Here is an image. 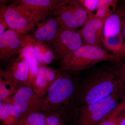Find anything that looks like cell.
Segmentation results:
<instances>
[{
	"instance_id": "6da1fadb",
	"label": "cell",
	"mask_w": 125,
	"mask_h": 125,
	"mask_svg": "<svg viewBox=\"0 0 125 125\" xmlns=\"http://www.w3.org/2000/svg\"><path fill=\"white\" fill-rule=\"evenodd\" d=\"M61 71L58 78L42 97L40 112H60L65 118L73 107L80 80L78 72Z\"/></svg>"
},
{
	"instance_id": "7a4b0ae2",
	"label": "cell",
	"mask_w": 125,
	"mask_h": 125,
	"mask_svg": "<svg viewBox=\"0 0 125 125\" xmlns=\"http://www.w3.org/2000/svg\"><path fill=\"white\" fill-rule=\"evenodd\" d=\"M119 83L112 66L92 71L79 80L74 99L75 106L89 105L106 97L113 92Z\"/></svg>"
},
{
	"instance_id": "3957f363",
	"label": "cell",
	"mask_w": 125,
	"mask_h": 125,
	"mask_svg": "<svg viewBox=\"0 0 125 125\" xmlns=\"http://www.w3.org/2000/svg\"><path fill=\"white\" fill-rule=\"evenodd\" d=\"M125 89L119 82L111 94L88 105L75 107L70 115L74 125H97L120 102Z\"/></svg>"
},
{
	"instance_id": "277c9868",
	"label": "cell",
	"mask_w": 125,
	"mask_h": 125,
	"mask_svg": "<svg viewBox=\"0 0 125 125\" xmlns=\"http://www.w3.org/2000/svg\"><path fill=\"white\" fill-rule=\"evenodd\" d=\"M120 61L117 56L100 46L83 44L79 49L61 59L58 69L79 72L100 62Z\"/></svg>"
},
{
	"instance_id": "5b68a950",
	"label": "cell",
	"mask_w": 125,
	"mask_h": 125,
	"mask_svg": "<svg viewBox=\"0 0 125 125\" xmlns=\"http://www.w3.org/2000/svg\"><path fill=\"white\" fill-rule=\"evenodd\" d=\"M49 13L25 9L15 2L7 6L0 3V16L4 18L10 28L20 36L33 31L37 24L48 17Z\"/></svg>"
},
{
	"instance_id": "8992f818",
	"label": "cell",
	"mask_w": 125,
	"mask_h": 125,
	"mask_svg": "<svg viewBox=\"0 0 125 125\" xmlns=\"http://www.w3.org/2000/svg\"><path fill=\"white\" fill-rule=\"evenodd\" d=\"M49 15L56 17L64 29L72 31L84 26L89 17L80 0H67L50 12Z\"/></svg>"
},
{
	"instance_id": "52a82bcc",
	"label": "cell",
	"mask_w": 125,
	"mask_h": 125,
	"mask_svg": "<svg viewBox=\"0 0 125 125\" xmlns=\"http://www.w3.org/2000/svg\"><path fill=\"white\" fill-rule=\"evenodd\" d=\"M8 101L12 103L22 117L40 112L42 97L28 84H23L19 87L13 97Z\"/></svg>"
},
{
	"instance_id": "ba28073f",
	"label": "cell",
	"mask_w": 125,
	"mask_h": 125,
	"mask_svg": "<svg viewBox=\"0 0 125 125\" xmlns=\"http://www.w3.org/2000/svg\"><path fill=\"white\" fill-rule=\"evenodd\" d=\"M0 76L18 88L23 84L30 85L29 64L21 54L11 58L4 69L0 68Z\"/></svg>"
},
{
	"instance_id": "9c48e42d",
	"label": "cell",
	"mask_w": 125,
	"mask_h": 125,
	"mask_svg": "<svg viewBox=\"0 0 125 125\" xmlns=\"http://www.w3.org/2000/svg\"><path fill=\"white\" fill-rule=\"evenodd\" d=\"M79 30H64L59 37L50 45L55 59H61L83 45Z\"/></svg>"
},
{
	"instance_id": "30bf717a",
	"label": "cell",
	"mask_w": 125,
	"mask_h": 125,
	"mask_svg": "<svg viewBox=\"0 0 125 125\" xmlns=\"http://www.w3.org/2000/svg\"><path fill=\"white\" fill-rule=\"evenodd\" d=\"M36 27L33 31V37L49 45L54 42L64 30L58 20L50 15L39 22Z\"/></svg>"
},
{
	"instance_id": "8fae6325",
	"label": "cell",
	"mask_w": 125,
	"mask_h": 125,
	"mask_svg": "<svg viewBox=\"0 0 125 125\" xmlns=\"http://www.w3.org/2000/svg\"><path fill=\"white\" fill-rule=\"evenodd\" d=\"M21 50V39L15 31L10 28L0 35V60L6 62L10 61Z\"/></svg>"
},
{
	"instance_id": "7c38bea8",
	"label": "cell",
	"mask_w": 125,
	"mask_h": 125,
	"mask_svg": "<svg viewBox=\"0 0 125 125\" xmlns=\"http://www.w3.org/2000/svg\"><path fill=\"white\" fill-rule=\"evenodd\" d=\"M105 20L96 17L89 18L79 30L84 45L100 46L103 40V29Z\"/></svg>"
},
{
	"instance_id": "4fadbf2b",
	"label": "cell",
	"mask_w": 125,
	"mask_h": 125,
	"mask_svg": "<svg viewBox=\"0 0 125 125\" xmlns=\"http://www.w3.org/2000/svg\"><path fill=\"white\" fill-rule=\"evenodd\" d=\"M20 37L21 50L19 54H22L26 58L29 64L30 81L31 85L38 74L40 66L34 47L35 39L33 36L28 34L20 36Z\"/></svg>"
},
{
	"instance_id": "5bb4252c",
	"label": "cell",
	"mask_w": 125,
	"mask_h": 125,
	"mask_svg": "<svg viewBox=\"0 0 125 125\" xmlns=\"http://www.w3.org/2000/svg\"><path fill=\"white\" fill-rule=\"evenodd\" d=\"M61 72L58 69L40 65L38 74L31 83V87L42 97L47 89L58 78Z\"/></svg>"
},
{
	"instance_id": "9a60e30c",
	"label": "cell",
	"mask_w": 125,
	"mask_h": 125,
	"mask_svg": "<svg viewBox=\"0 0 125 125\" xmlns=\"http://www.w3.org/2000/svg\"><path fill=\"white\" fill-rule=\"evenodd\" d=\"M66 1V0H20L15 2L27 10L50 13Z\"/></svg>"
},
{
	"instance_id": "2e32d148",
	"label": "cell",
	"mask_w": 125,
	"mask_h": 125,
	"mask_svg": "<svg viewBox=\"0 0 125 125\" xmlns=\"http://www.w3.org/2000/svg\"><path fill=\"white\" fill-rule=\"evenodd\" d=\"M22 117L10 101L0 102V125H16Z\"/></svg>"
},
{
	"instance_id": "e0dca14e",
	"label": "cell",
	"mask_w": 125,
	"mask_h": 125,
	"mask_svg": "<svg viewBox=\"0 0 125 125\" xmlns=\"http://www.w3.org/2000/svg\"><path fill=\"white\" fill-rule=\"evenodd\" d=\"M34 47L40 65L47 66L55 59L52 50L48 43L35 39Z\"/></svg>"
},
{
	"instance_id": "ac0fdd59",
	"label": "cell",
	"mask_w": 125,
	"mask_h": 125,
	"mask_svg": "<svg viewBox=\"0 0 125 125\" xmlns=\"http://www.w3.org/2000/svg\"><path fill=\"white\" fill-rule=\"evenodd\" d=\"M121 27L120 14L115 10L105 21L103 29L104 38L115 36L120 33Z\"/></svg>"
},
{
	"instance_id": "d6986e66",
	"label": "cell",
	"mask_w": 125,
	"mask_h": 125,
	"mask_svg": "<svg viewBox=\"0 0 125 125\" xmlns=\"http://www.w3.org/2000/svg\"><path fill=\"white\" fill-rule=\"evenodd\" d=\"M125 115V94L115 109L97 125H117Z\"/></svg>"
},
{
	"instance_id": "ffe728a7",
	"label": "cell",
	"mask_w": 125,
	"mask_h": 125,
	"mask_svg": "<svg viewBox=\"0 0 125 125\" xmlns=\"http://www.w3.org/2000/svg\"><path fill=\"white\" fill-rule=\"evenodd\" d=\"M118 1L113 0H99L98 7L94 17L106 20L116 10Z\"/></svg>"
},
{
	"instance_id": "44dd1931",
	"label": "cell",
	"mask_w": 125,
	"mask_h": 125,
	"mask_svg": "<svg viewBox=\"0 0 125 125\" xmlns=\"http://www.w3.org/2000/svg\"><path fill=\"white\" fill-rule=\"evenodd\" d=\"M18 89L9 81L0 76V102L10 99Z\"/></svg>"
},
{
	"instance_id": "7402d4cb",
	"label": "cell",
	"mask_w": 125,
	"mask_h": 125,
	"mask_svg": "<svg viewBox=\"0 0 125 125\" xmlns=\"http://www.w3.org/2000/svg\"><path fill=\"white\" fill-rule=\"evenodd\" d=\"M45 118L44 113H35L22 117L16 125H45Z\"/></svg>"
},
{
	"instance_id": "603a6c76",
	"label": "cell",
	"mask_w": 125,
	"mask_h": 125,
	"mask_svg": "<svg viewBox=\"0 0 125 125\" xmlns=\"http://www.w3.org/2000/svg\"><path fill=\"white\" fill-rule=\"evenodd\" d=\"M123 42V37L120 33L115 36L104 38L103 43L106 48L114 54L120 49Z\"/></svg>"
},
{
	"instance_id": "cb8c5ba5",
	"label": "cell",
	"mask_w": 125,
	"mask_h": 125,
	"mask_svg": "<svg viewBox=\"0 0 125 125\" xmlns=\"http://www.w3.org/2000/svg\"><path fill=\"white\" fill-rule=\"evenodd\" d=\"M113 63L112 67L118 81L125 89V61H119Z\"/></svg>"
},
{
	"instance_id": "d4e9b609",
	"label": "cell",
	"mask_w": 125,
	"mask_h": 125,
	"mask_svg": "<svg viewBox=\"0 0 125 125\" xmlns=\"http://www.w3.org/2000/svg\"><path fill=\"white\" fill-rule=\"evenodd\" d=\"M45 113V125H66L65 120L60 112L53 111Z\"/></svg>"
},
{
	"instance_id": "484cf974",
	"label": "cell",
	"mask_w": 125,
	"mask_h": 125,
	"mask_svg": "<svg viewBox=\"0 0 125 125\" xmlns=\"http://www.w3.org/2000/svg\"><path fill=\"white\" fill-rule=\"evenodd\" d=\"M89 14V18L94 16V12L97 11L99 0H80Z\"/></svg>"
},
{
	"instance_id": "4316f807",
	"label": "cell",
	"mask_w": 125,
	"mask_h": 125,
	"mask_svg": "<svg viewBox=\"0 0 125 125\" xmlns=\"http://www.w3.org/2000/svg\"><path fill=\"white\" fill-rule=\"evenodd\" d=\"M114 54L118 56L120 61H125V41L123 42L120 49Z\"/></svg>"
},
{
	"instance_id": "83f0119b",
	"label": "cell",
	"mask_w": 125,
	"mask_h": 125,
	"mask_svg": "<svg viewBox=\"0 0 125 125\" xmlns=\"http://www.w3.org/2000/svg\"><path fill=\"white\" fill-rule=\"evenodd\" d=\"M119 4L117 5L116 9L120 14L122 21H123L125 19V0L121 1Z\"/></svg>"
},
{
	"instance_id": "f1b7e54d",
	"label": "cell",
	"mask_w": 125,
	"mask_h": 125,
	"mask_svg": "<svg viewBox=\"0 0 125 125\" xmlns=\"http://www.w3.org/2000/svg\"><path fill=\"white\" fill-rule=\"evenodd\" d=\"M8 25L4 18L0 16V35L4 33Z\"/></svg>"
},
{
	"instance_id": "f546056e",
	"label": "cell",
	"mask_w": 125,
	"mask_h": 125,
	"mask_svg": "<svg viewBox=\"0 0 125 125\" xmlns=\"http://www.w3.org/2000/svg\"><path fill=\"white\" fill-rule=\"evenodd\" d=\"M121 33L123 37L124 41H125V19L122 22Z\"/></svg>"
},
{
	"instance_id": "4dcf8cb0",
	"label": "cell",
	"mask_w": 125,
	"mask_h": 125,
	"mask_svg": "<svg viewBox=\"0 0 125 125\" xmlns=\"http://www.w3.org/2000/svg\"><path fill=\"white\" fill-rule=\"evenodd\" d=\"M117 125H125V115L123 117Z\"/></svg>"
}]
</instances>
